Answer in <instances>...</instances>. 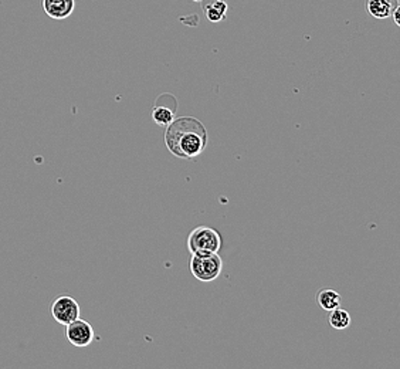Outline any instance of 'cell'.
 I'll return each mask as SVG.
<instances>
[{"instance_id":"cell-12","label":"cell","mask_w":400,"mask_h":369,"mask_svg":"<svg viewBox=\"0 0 400 369\" xmlns=\"http://www.w3.org/2000/svg\"><path fill=\"white\" fill-rule=\"evenodd\" d=\"M399 12H400V6H396L394 9H393V12H392V15H393V19H394V23L397 24V26H400V16H399Z\"/></svg>"},{"instance_id":"cell-6","label":"cell","mask_w":400,"mask_h":369,"mask_svg":"<svg viewBox=\"0 0 400 369\" xmlns=\"http://www.w3.org/2000/svg\"><path fill=\"white\" fill-rule=\"evenodd\" d=\"M168 94H164L158 98L152 110V120L159 126H168L176 118V100L171 95L166 102Z\"/></svg>"},{"instance_id":"cell-3","label":"cell","mask_w":400,"mask_h":369,"mask_svg":"<svg viewBox=\"0 0 400 369\" xmlns=\"http://www.w3.org/2000/svg\"><path fill=\"white\" fill-rule=\"evenodd\" d=\"M186 245H188V250L191 253L198 252L219 253L223 246V239L222 234L216 229L209 226H199L189 233Z\"/></svg>"},{"instance_id":"cell-13","label":"cell","mask_w":400,"mask_h":369,"mask_svg":"<svg viewBox=\"0 0 400 369\" xmlns=\"http://www.w3.org/2000/svg\"><path fill=\"white\" fill-rule=\"evenodd\" d=\"M192 2H196V3H200V2H203V0H192Z\"/></svg>"},{"instance_id":"cell-10","label":"cell","mask_w":400,"mask_h":369,"mask_svg":"<svg viewBox=\"0 0 400 369\" xmlns=\"http://www.w3.org/2000/svg\"><path fill=\"white\" fill-rule=\"evenodd\" d=\"M316 303L324 311L330 312L341 305L342 297L332 288H323V290H319L316 294Z\"/></svg>"},{"instance_id":"cell-9","label":"cell","mask_w":400,"mask_h":369,"mask_svg":"<svg viewBox=\"0 0 400 369\" xmlns=\"http://www.w3.org/2000/svg\"><path fill=\"white\" fill-rule=\"evenodd\" d=\"M396 6V0H368L366 2V10L369 12V15L381 20L390 17Z\"/></svg>"},{"instance_id":"cell-7","label":"cell","mask_w":400,"mask_h":369,"mask_svg":"<svg viewBox=\"0 0 400 369\" xmlns=\"http://www.w3.org/2000/svg\"><path fill=\"white\" fill-rule=\"evenodd\" d=\"M41 8L48 17L64 20L73 15L75 2L74 0H41Z\"/></svg>"},{"instance_id":"cell-11","label":"cell","mask_w":400,"mask_h":369,"mask_svg":"<svg viewBox=\"0 0 400 369\" xmlns=\"http://www.w3.org/2000/svg\"><path fill=\"white\" fill-rule=\"evenodd\" d=\"M351 315L350 312L343 310V308H335L332 311H330V315H328V323L330 325L334 328V330H346L350 325H351Z\"/></svg>"},{"instance_id":"cell-2","label":"cell","mask_w":400,"mask_h":369,"mask_svg":"<svg viewBox=\"0 0 400 369\" xmlns=\"http://www.w3.org/2000/svg\"><path fill=\"white\" fill-rule=\"evenodd\" d=\"M189 267L195 278L203 283H210L219 278V276L222 274L223 260L219 253L198 252L192 253Z\"/></svg>"},{"instance_id":"cell-5","label":"cell","mask_w":400,"mask_h":369,"mask_svg":"<svg viewBox=\"0 0 400 369\" xmlns=\"http://www.w3.org/2000/svg\"><path fill=\"white\" fill-rule=\"evenodd\" d=\"M94 328L86 320L77 319L66 325V338L71 346L77 348L88 347L94 341Z\"/></svg>"},{"instance_id":"cell-1","label":"cell","mask_w":400,"mask_h":369,"mask_svg":"<svg viewBox=\"0 0 400 369\" xmlns=\"http://www.w3.org/2000/svg\"><path fill=\"white\" fill-rule=\"evenodd\" d=\"M207 131L195 117L175 118L165 133V144L171 153L180 160H193L207 146Z\"/></svg>"},{"instance_id":"cell-4","label":"cell","mask_w":400,"mask_h":369,"mask_svg":"<svg viewBox=\"0 0 400 369\" xmlns=\"http://www.w3.org/2000/svg\"><path fill=\"white\" fill-rule=\"evenodd\" d=\"M79 304L75 299L70 296H61L57 297L51 304V315L59 324L67 325L71 321L79 319Z\"/></svg>"},{"instance_id":"cell-8","label":"cell","mask_w":400,"mask_h":369,"mask_svg":"<svg viewBox=\"0 0 400 369\" xmlns=\"http://www.w3.org/2000/svg\"><path fill=\"white\" fill-rule=\"evenodd\" d=\"M202 9L209 21L220 23L226 19L229 6L226 0H209V2L203 3Z\"/></svg>"}]
</instances>
